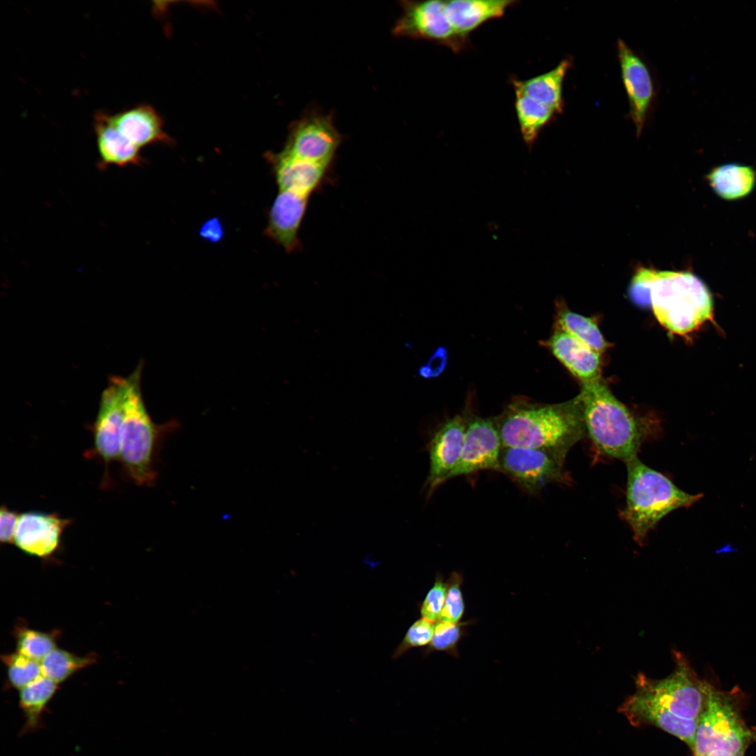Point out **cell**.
<instances>
[{"label":"cell","mask_w":756,"mask_h":756,"mask_svg":"<svg viewBox=\"0 0 756 756\" xmlns=\"http://www.w3.org/2000/svg\"><path fill=\"white\" fill-rule=\"evenodd\" d=\"M628 294L637 306L651 307L660 324L673 334L685 335L713 317L708 287L688 271L640 267Z\"/></svg>","instance_id":"cell-1"},{"label":"cell","mask_w":756,"mask_h":756,"mask_svg":"<svg viewBox=\"0 0 756 756\" xmlns=\"http://www.w3.org/2000/svg\"><path fill=\"white\" fill-rule=\"evenodd\" d=\"M493 419L503 447L543 449L566 456L587 434L578 396L556 404L515 398Z\"/></svg>","instance_id":"cell-2"},{"label":"cell","mask_w":756,"mask_h":756,"mask_svg":"<svg viewBox=\"0 0 756 756\" xmlns=\"http://www.w3.org/2000/svg\"><path fill=\"white\" fill-rule=\"evenodd\" d=\"M578 396L586 433L600 453L626 463L654 436L652 426L621 402L601 377L582 382Z\"/></svg>","instance_id":"cell-3"},{"label":"cell","mask_w":756,"mask_h":756,"mask_svg":"<svg viewBox=\"0 0 756 756\" xmlns=\"http://www.w3.org/2000/svg\"><path fill=\"white\" fill-rule=\"evenodd\" d=\"M143 363L127 377L125 416L121 431L120 461L124 473L134 484L152 486L156 482L157 456L162 442L178 427L174 420L156 424L144 402L141 378Z\"/></svg>","instance_id":"cell-4"},{"label":"cell","mask_w":756,"mask_h":756,"mask_svg":"<svg viewBox=\"0 0 756 756\" xmlns=\"http://www.w3.org/2000/svg\"><path fill=\"white\" fill-rule=\"evenodd\" d=\"M626 503L620 516L630 527L634 540L643 545L657 523L672 511L690 507L702 493H687L666 475L643 463L638 456L626 463Z\"/></svg>","instance_id":"cell-5"},{"label":"cell","mask_w":756,"mask_h":756,"mask_svg":"<svg viewBox=\"0 0 756 756\" xmlns=\"http://www.w3.org/2000/svg\"><path fill=\"white\" fill-rule=\"evenodd\" d=\"M674 657L676 668L664 678L652 679L643 673L638 674L636 692L677 716L699 720L710 684L699 678L684 654L676 652Z\"/></svg>","instance_id":"cell-6"},{"label":"cell","mask_w":756,"mask_h":756,"mask_svg":"<svg viewBox=\"0 0 756 756\" xmlns=\"http://www.w3.org/2000/svg\"><path fill=\"white\" fill-rule=\"evenodd\" d=\"M751 738L752 733L739 720L732 695L710 684L698 720L694 756L716 750L743 756Z\"/></svg>","instance_id":"cell-7"},{"label":"cell","mask_w":756,"mask_h":756,"mask_svg":"<svg viewBox=\"0 0 756 756\" xmlns=\"http://www.w3.org/2000/svg\"><path fill=\"white\" fill-rule=\"evenodd\" d=\"M566 458L543 449L504 447L498 472L526 493L538 494L548 484L570 483L564 468Z\"/></svg>","instance_id":"cell-8"},{"label":"cell","mask_w":756,"mask_h":756,"mask_svg":"<svg viewBox=\"0 0 756 756\" xmlns=\"http://www.w3.org/2000/svg\"><path fill=\"white\" fill-rule=\"evenodd\" d=\"M341 141L331 115L311 111L291 124L281 152L302 160L332 166Z\"/></svg>","instance_id":"cell-9"},{"label":"cell","mask_w":756,"mask_h":756,"mask_svg":"<svg viewBox=\"0 0 756 756\" xmlns=\"http://www.w3.org/2000/svg\"><path fill=\"white\" fill-rule=\"evenodd\" d=\"M463 416L465 430L462 451L447 480L484 470H499L503 445L493 417H482L470 409Z\"/></svg>","instance_id":"cell-10"},{"label":"cell","mask_w":756,"mask_h":756,"mask_svg":"<svg viewBox=\"0 0 756 756\" xmlns=\"http://www.w3.org/2000/svg\"><path fill=\"white\" fill-rule=\"evenodd\" d=\"M402 12L392 34L397 37L424 39L458 50L464 44L454 31L444 11V1H406L399 2Z\"/></svg>","instance_id":"cell-11"},{"label":"cell","mask_w":756,"mask_h":756,"mask_svg":"<svg viewBox=\"0 0 756 756\" xmlns=\"http://www.w3.org/2000/svg\"><path fill=\"white\" fill-rule=\"evenodd\" d=\"M127 388V377L109 378L102 392L98 412L92 425V454L102 460L107 472L110 463L120 458Z\"/></svg>","instance_id":"cell-12"},{"label":"cell","mask_w":756,"mask_h":756,"mask_svg":"<svg viewBox=\"0 0 756 756\" xmlns=\"http://www.w3.org/2000/svg\"><path fill=\"white\" fill-rule=\"evenodd\" d=\"M71 520L57 513L27 511L20 514L15 546L27 555L48 559L60 549L64 532Z\"/></svg>","instance_id":"cell-13"},{"label":"cell","mask_w":756,"mask_h":756,"mask_svg":"<svg viewBox=\"0 0 756 756\" xmlns=\"http://www.w3.org/2000/svg\"><path fill=\"white\" fill-rule=\"evenodd\" d=\"M465 430L464 416L457 414L446 420L431 436L427 445L429 471L424 486L426 498L447 481L456 465L462 451Z\"/></svg>","instance_id":"cell-14"},{"label":"cell","mask_w":756,"mask_h":756,"mask_svg":"<svg viewBox=\"0 0 756 756\" xmlns=\"http://www.w3.org/2000/svg\"><path fill=\"white\" fill-rule=\"evenodd\" d=\"M620 711L634 726L654 725L678 737L694 750L698 720L677 716L636 692L622 704Z\"/></svg>","instance_id":"cell-15"},{"label":"cell","mask_w":756,"mask_h":756,"mask_svg":"<svg viewBox=\"0 0 756 756\" xmlns=\"http://www.w3.org/2000/svg\"><path fill=\"white\" fill-rule=\"evenodd\" d=\"M265 158L272 164L279 191H288L306 197L324 183L332 166L302 160L282 152H268Z\"/></svg>","instance_id":"cell-16"},{"label":"cell","mask_w":756,"mask_h":756,"mask_svg":"<svg viewBox=\"0 0 756 756\" xmlns=\"http://www.w3.org/2000/svg\"><path fill=\"white\" fill-rule=\"evenodd\" d=\"M309 198L279 191L268 215L265 234L288 253L301 247L298 232Z\"/></svg>","instance_id":"cell-17"},{"label":"cell","mask_w":756,"mask_h":756,"mask_svg":"<svg viewBox=\"0 0 756 756\" xmlns=\"http://www.w3.org/2000/svg\"><path fill=\"white\" fill-rule=\"evenodd\" d=\"M617 50L631 118L640 134L653 94L652 79L645 64L622 40L618 41Z\"/></svg>","instance_id":"cell-18"},{"label":"cell","mask_w":756,"mask_h":756,"mask_svg":"<svg viewBox=\"0 0 756 756\" xmlns=\"http://www.w3.org/2000/svg\"><path fill=\"white\" fill-rule=\"evenodd\" d=\"M92 125L99 155L97 167L99 170H105L110 166H141L145 162L141 148L118 130L111 120L108 111H96Z\"/></svg>","instance_id":"cell-19"},{"label":"cell","mask_w":756,"mask_h":756,"mask_svg":"<svg viewBox=\"0 0 756 756\" xmlns=\"http://www.w3.org/2000/svg\"><path fill=\"white\" fill-rule=\"evenodd\" d=\"M541 343L582 382L601 377V354L566 332L554 328Z\"/></svg>","instance_id":"cell-20"},{"label":"cell","mask_w":756,"mask_h":756,"mask_svg":"<svg viewBox=\"0 0 756 756\" xmlns=\"http://www.w3.org/2000/svg\"><path fill=\"white\" fill-rule=\"evenodd\" d=\"M110 118L118 130L140 148L173 141L163 130L161 117L150 105L139 104L115 113H110Z\"/></svg>","instance_id":"cell-21"},{"label":"cell","mask_w":756,"mask_h":756,"mask_svg":"<svg viewBox=\"0 0 756 756\" xmlns=\"http://www.w3.org/2000/svg\"><path fill=\"white\" fill-rule=\"evenodd\" d=\"M513 0L444 1V11L456 34L465 40L468 34L483 23L502 17Z\"/></svg>","instance_id":"cell-22"},{"label":"cell","mask_w":756,"mask_h":756,"mask_svg":"<svg viewBox=\"0 0 756 756\" xmlns=\"http://www.w3.org/2000/svg\"><path fill=\"white\" fill-rule=\"evenodd\" d=\"M564 59L551 71L528 80H514L515 92H519L552 109L556 113L562 108V85L570 67Z\"/></svg>","instance_id":"cell-23"},{"label":"cell","mask_w":756,"mask_h":756,"mask_svg":"<svg viewBox=\"0 0 756 756\" xmlns=\"http://www.w3.org/2000/svg\"><path fill=\"white\" fill-rule=\"evenodd\" d=\"M706 178L719 197L734 200L747 196L752 190L755 172L751 167L730 163L713 168Z\"/></svg>","instance_id":"cell-24"},{"label":"cell","mask_w":756,"mask_h":756,"mask_svg":"<svg viewBox=\"0 0 756 756\" xmlns=\"http://www.w3.org/2000/svg\"><path fill=\"white\" fill-rule=\"evenodd\" d=\"M554 328L566 332L600 354L609 346L592 318L573 312L561 303L557 307Z\"/></svg>","instance_id":"cell-25"},{"label":"cell","mask_w":756,"mask_h":756,"mask_svg":"<svg viewBox=\"0 0 756 756\" xmlns=\"http://www.w3.org/2000/svg\"><path fill=\"white\" fill-rule=\"evenodd\" d=\"M515 109L522 137L531 146L540 130L556 113L550 108L515 92Z\"/></svg>","instance_id":"cell-26"},{"label":"cell","mask_w":756,"mask_h":756,"mask_svg":"<svg viewBox=\"0 0 756 756\" xmlns=\"http://www.w3.org/2000/svg\"><path fill=\"white\" fill-rule=\"evenodd\" d=\"M96 660L95 654L79 656L56 648L40 664L42 675L58 684L78 671L93 664Z\"/></svg>","instance_id":"cell-27"},{"label":"cell","mask_w":756,"mask_h":756,"mask_svg":"<svg viewBox=\"0 0 756 756\" xmlns=\"http://www.w3.org/2000/svg\"><path fill=\"white\" fill-rule=\"evenodd\" d=\"M59 632H43L27 626L17 625L14 635L17 652L41 662L56 648Z\"/></svg>","instance_id":"cell-28"},{"label":"cell","mask_w":756,"mask_h":756,"mask_svg":"<svg viewBox=\"0 0 756 756\" xmlns=\"http://www.w3.org/2000/svg\"><path fill=\"white\" fill-rule=\"evenodd\" d=\"M57 688V683L41 676L20 690V702L30 725H35L46 704Z\"/></svg>","instance_id":"cell-29"},{"label":"cell","mask_w":756,"mask_h":756,"mask_svg":"<svg viewBox=\"0 0 756 756\" xmlns=\"http://www.w3.org/2000/svg\"><path fill=\"white\" fill-rule=\"evenodd\" d=\"M472 621L451 623L438 620L435 624L431 642L424 651L428 655L433 652H444L454 657H458V644L466 633V628Z\"/></svg>","instance_id":"cell-30"},{"label":"cell","mask_w":756,"mask_h":756,"mask_svg":"<svg viewBox=\"0 0 756 756\" xmlns=\"http://www.w3.org/2000/svg\"><path fill=\"white\" fill-rule=\"evenodd\" d=\"M1 660L10 683L17 689L21 690L43 676L40 662L17 651L1 655Z\"/></svg>","instance_id":"cell-31"},{"label":"cell","mask_w":756,"mask_h":756,"mask_svg":"<svg viewBox=\"0 0 756 756\" xmlns=\"http://www.w3.org/2000/svg\"><path fill=\"white\" fill-rule=\"evenodd\" d=\"M447 592L444 607L439 620L451 623L460 622L465 609L462 592L463 575L452 572L447 581Z\"/></svg>","instance_id":"cell-32"},{"label":"cell","mask_w":756,"mask_h":756,"mask_svg":"<svg viewBox=\"0 0 756 756\" xmlns=\"http://www.w3.org/2000/svg\"><path fill=\"white\" fill-rule=\"evenodd\" d=\"M434 627V622L423 617L413 622L395 650L392 655L393 659L400 657L412 648L428 645L433 636Z\"/></svg>","instance_id":"cell-33"},{"label":"cell","mask_w":756,"mask_h":756,"mask_svg":"<svg viewBox=\"0 0 756 756\" xmlns=\"http://www.w3.org/2000/svg\"><path fill=\"white\" fill-rule=\"evenodd\" d=\"M447 592V582L438 573L434 583L421 602L419 611L421 617L432 622L440 620Z\"/></svg>","instance_id":"cell-34"},{"label":"cell","mask_w":756,"mask_h":756,"mask_svg":"<svg viewBox=\"0 0 756 756\" xmlns=\"http://www.w3.org/2000/svg\"><path fill=\"white\" fill-rule=\"evenodd\" d=\"M447 363L448 351L443 346H439L435 350L427 363L419 369V374L425 379L438 377L445 370Z\"/></svg>","instance_id":"cell-35"},{"label":"cell","mask_w":756,"mask_h":756,"mask_svg":"<svg viewBox=\"0 0 756 756\" xmlns=\"http://www.w3.org/2000/svg\"><path fill=\"white\" fill-rule=\"evenodd\" d=\"M20 514L2 505L0 509V541L1 544L14 542Z\"/></svg>","instance_id":"cell-36"},{"label":"cell","mask_w":756,"mask_h":756,"mask_svg":"<svg viewBox=\"0 0 756 756\" xmlns=\"http://www.w3.org/2000/svg\"><path fill=\"white\" fill-rule=\"evenodd\" d=\"M199 234L202 238L216 243L223 239L224 227L219 218H211L202 224Z\"/></svg>","instance_id":"cell-37"},{"label":"cell","mask_w":756,"mask_h":756,"mask_svg":"<svg viewBox=\"0 0 756 756\" xmlns=\"http://www.w3.org/2000/svg\"><path fill=\"white\" fill-rule=\"evenodd\" d=\"M704 756H736V755H734V754H732V753H731L729 752H727V751L720 750H713V751L707 753Z\"/></svg>","instance_id":"cell-38"}]
</instances>
